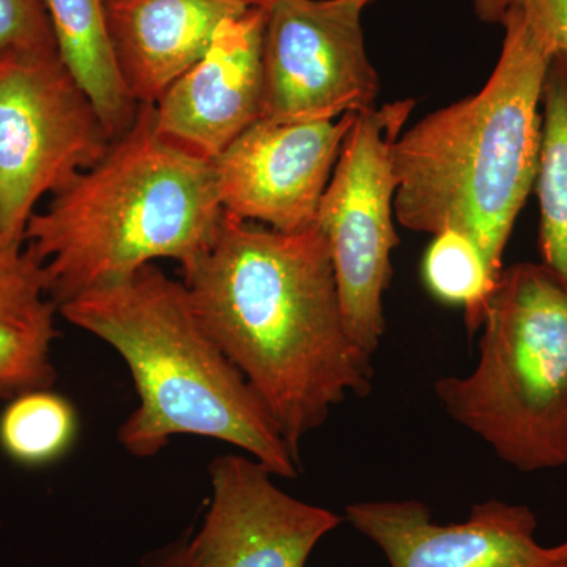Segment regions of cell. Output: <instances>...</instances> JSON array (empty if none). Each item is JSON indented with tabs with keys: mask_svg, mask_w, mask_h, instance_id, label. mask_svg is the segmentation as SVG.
<instances>
[{
	"mask_svg": "<svg viewBox=\"0 0 567 567\" xmlns=\"http://www.w3.org/2000/svg\"><path fill=\"white\" fill-rule=\"evenodd\" d=\"M182 271L200 323L298 461L301 442L336 405L371 393V357L347 330L319 227L284 234L224 215L208 251Z\"/></svg>",
	"mask_w": 567,
	"mask_h": 567,
	"instance_id": "cell-1",
	"label": "cell"
},
{
	"mask_svg": "<svg viewBox=\"0 0 567 567\" xmlns=\"http://www.w3.org/2000/svg\"><path fill=\"white\" fill-rule=\"evenodd\" d=\"M505 29L491 78L466 96L401 133L391 152L394 215L413 233L457 230L480 248L499 279L514 224L535 189L540 99L550 39L520 9Z\"/></svg>",
	"mask_w": 567,
	"mask_h": 567,
	"instance_id": "cell-2",
	"label": "cell"
},
{
	"mask_svg": "<svg viewBox=\"0 0 567 567\" xmlns=\"http://www.w3.org/2000/svg\"><path fill=\"white\" fill-rule=\"evenodd\" d=\"M59 312L128 365L140 404L118 429V442L132 456L153 457L173 436L196 435L238 447L274 476H298L300 461L200 323L183 281L148 264L96 284Z\"/></svg>",
	"mask_w": 567,
	"mask_h": 567,
	"instance_id": "cell-3",
	"label": "cell"
},
{
	"mask_svg": "<svg viewBox=\"0 0 567 567\" xmlns=\"http://www.w3.org/2000/svg\"><path fill=\"white\" fill-rule=\"evenodd\" d=\"M223 219L212 162L163 137L153 106H140L102 158L33 213L24 244L61 308L159 259L189 267L208 251Z\"/></svg>",
	"mask_w": 567,
	"mask_h": 567,
	"instance_id": "cell-4",
	"label": "cell"
},
{
	"mask_svg": "<svg viewBox=\"0 0 567 567\" xmlns=\"http://www.w3.org/2000/svg\"><path fill=\"white\" fill-rule=\"evenodd\" d=\"M476 368L443 377L451 420L518 472L567 465V287L543 264L499 275L481 323Z\"/></svg>",
	"mask_w": 567,
	"mask_h": 567,
	"instance_id": "cell-5",
	"label": "cell"
},
{
	"mask_svg": "<svg viewBox=\"0 0 567 567\" xmlns=\"http://www.w3.org/2000/svg\"><path fill=\"white\" fill-rule=\"evenodd\" d=\"M415 106L413 99L399 100L357 114L317 213L347 330L368 357L385 334L383 293L393 278L391 254L399 245L391 152Z\"/></svg>",
	"mask_w": 567,
	"mask_h": 567,
	"instance_id": "cell-6",
	"label": "cell"
},
{
	"mask_svg": "<svg viewBox=\"0 0 567 567\" xmlns=\"http://www.w3.org/2000/svg\"><path fill=\"white\" fill-rule=\"evenodd\" d=\"M111 142L59 52L0 58V238L24 241L40 200L99 162Z\"/></svg>",
	"mask_w": 567,
	"mask_h": 567,
	"instance_id": "cell-7",
	"label": "cell"
},
{
	"mask_svg": "<svg viewBox=\"0 0 567 567\" xmlns=\"http://www.w3.org/2000/svg\"><path fill=\"white\" fill-rule=\"evenodd\" d=\"M363 0H276L265 22L264 117L336 121L374 110L379 74L365 51Z\"/></svg>",
	"mask_w": 567,
	"mask_h": 567,
	"instance_id": "cell-8",
	"label": "cell"
},
{
	"mask_svg": "<svg viewBox=\"0 0 567 567\" xmlns=\"http://www.w3.org/2000/svg\"><path fill=\"white\" fill-rule=\"evenodd\" d=\"M354 117L254 123L212 162L224 215L284 234L315 229Z\"/></svg>",
	"mask_w": 567,
	"mask_h": 567,
	"instance_id": "cell-9",
	"label": "cell"
},
{
	"mask_svg": "<svg viewBox=\"0 0 567 567\" xmlns=\"http://www.w3.org/2000/svg\"><path fill=\"white\" fill-rule=\"evenodd\" d=\"M210 505L196 533H185L183 567H306L342 518L276 486L249 456L229 454L208 466Z\"/></svg>",
	"mask_w": 567,
	"mask_h": 567,
	"instance_id": "cell-10",
	"label": "cell"
},
{
	"mask_svg": "<svg viewBox=\"0 0 567 567\" xmlns=\"http://www.w3.org/2000/svg\"><path fill=\"white\" fill-rule=\"evenodd\" d=\"M346 514L390 567H567L561 544L537 543L536 514L527 505L488 499L451 525L435 524L416 499L353 503Z\"/></svg>",
	"mask_w": 567,
	"mask_h": 567,
	"instance_id": "cell-11",
	"label": "cell"
},
{
	"mask_svg": "<svg viewBox=\"0 0 567 567\" xmlns=\"http://www.w3.org/2000/svg\"><path fill=\"white\" fill-rule=\"evenodd\" d=\"M265 22L267 9L249 7L219 25L204 58L153 104L163 137L213 162L264 118Z\"/></svg>",
	"mask_w": 567,
	"mask_h": 567,
	"instance_id": "cell-12",
	"label": "cell"
},
{
	"mask_svg": "<svg viewBox=\"0 0 567 567\" xmlns=\"http://www.w3.org/2000/svg\"><path fill=\"white\" fill-rule=\"evenodd\" d=\"M246 9L237 0H106L112 51L134 102H158L204 58L219 25Z\"/></svg>",
	"mask_w": 567,
	"mask_h": 567,
	"instance_id": "cell-13",
	"label": "cell"
},
{
	"mask_svg": "<svg viewBox=\"0 0 567 567\" xmlns=\"http://www.w3.org/2000/svg\"><path fill=\"white\" fill-rule=\"evenodd\" d=\"M58 312L40 260L24 241L0 238V401L54 385Z\"/></svg>",
	"mask_w": 567,
	"mask_h": 567,
	"instance_id": "cell-14",
	"label": "cell"
},
{
	"mask_svg": "<svg viewBox=\"0 0 567 567\" xmlns=\"http://www.w3.org/2000/svg\"><path fill=\"white\" fill-rule=\"evenodd\" d=\"M59 55L102 115L112 140L132 126L140 104L123 84L110 33L104 0H44Z\"/></svg>",
	"mask_w": 567,
	"mask_h": 567,
	"instance_id": "cell-15",
	"label": "cell"
},
{
	"mask_svg": "<svg viewBox=\"0 0 567 567\" xmlns=\"http://www.w3.org/2000/svg\"><path fill=\"white\" fill-rule=\"evenodd\" d=\"M540 264L567 287V54L555 52L540 99V148L535 182Z\"/></svg>",
	"mask_w": 567,
	"mask_h": 567,
	"instance_id": "cell-16",
	"label": "cell"
},
{
	"mask_svg": "<svg viewBox=\"0 0 567 567\" xmlns=\"http://www.w3.org/2000/svg\"><path fill=\"white\" fill-rule=\"evenodd\" d=\"M76 409L48 390L17 395L0 413V450L14 464L40 468L61 461L76 442Z\"/></svg>",
	"mask_w": 567,
	"mask_h": 567,
	"instance_id": "cell-17",
	"label": "cell"
},
{
	"mask_svg": "<svg viewBox=\"0 0 567 567\" xmlns=\"http://www.w3.org/2000/svg\"><path fill=\"white\" fill-rule=\"evenodd\" d=\"M429 292L447 305L465 309L466 330L475 333L483 323L495 276L488 270L480 248L457 230L435 235L423 262Z\"/></svg>",
	"mask_w": 567,
	"mask_h": 567,
	"instance_id": "cell-18",
	"label": "cell"
},
{
	"mask_svg": "<svg viewBox=\"0 0 567 567\" xmlns=\"http://www.w3.org/2000/svg\"><path fill=\"white\" fill-rule=\"evenodd\" d=\"M20 52H59L44 0H0V58Z\"/></svg>",
	"mask_w": 567,
	"mask_h": 567,
	"instance_id": "cell-19",
	"label": "cell"
},
{
	"mask_svg": "<svg viewBox=\"0 0 567 567\" xmlns=\"http://www.w3.org/2000/svg\"><path fill=\"white\" fill-rule=\"evenodd\" d=\"M476 17L487 24H498L509 9L528 14L555 50L567 54V0H473Z\"/></svg>",
	"mask_w": 567,
	"mask_h": 567,
	"instance_id": "cell-20",
	"label": "cell"
},
{
	"mask_svg": "<svg viewBox=\"0 0 567 567\" xmlns=\"http://www.w3.org/2000/svg\"><path fill=\"white\" fill-rule=\"evenodd\" d=\"M183 550H185V535L148 554L142 559L141 567H183Z\"/></svg>",
	"mask_w": 567,
	"mask_h": 567,
	"instance_id": "cell-21",
	"label": "cell"
},
{
	"mask_svg": "<svg viewBox=\"0 0 567 567\" xmlns=\"http://www.w3.org/2000/svg\"><path fill=\"white\" fill-rule=\"evenodd\" d=\"M237 2L244 3L246 7H262V9H268L276 0H237Z\"/></svg>",
	"mask_w": 567,
	"mask_h": 567,
	"instance_id": "cell-22",
	"label": "cell"
},
{
	"mask_svg": "<svg viewBox=\"0 0 567 567\" xmlns=\"http://www.w3.org/2000/svg\"><path fill=\"white\" fill-rule=\"evenodd\" d=\"M561 546L565 547V550H566V554H567V539L565 540V543H561Z\"/></svg>",
	"mask_w": 567,
	"mask_h": 567,
	"instance_id": "cell-23",
	"label": "cell"
},
{
	"mask_svg": "<svg viewBox=\"0 0 567 567\" xmlns=\"http://www.w3.org/2000/svg\"><path fill=\"white\" fill-rule=\"evenodd\" d=\"M363 2L365 3V6H368V3L372 2V0H363Z\"/></svg>",
	"mask_w": 567,
	"mask_h": 567,
	"instance_id": "cell-24",
	"label": "cell"
},
{
	"mask_svg": "<svg viewBox=\"0 0 567 567\" xmlns=\"http://www.w3.org/2000/svg\"><path fill=\"white\" fill-rule=\"evenodd\" d=\"M104 2H106V0H104Z\"/></svg>",
	"mask_w": 567,
	"mask_h": 567,
	"instance_id": "cell-25",
	"label": "cell"
}]
</instances>
